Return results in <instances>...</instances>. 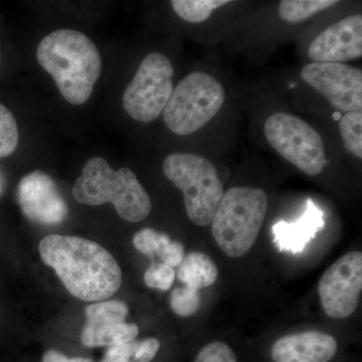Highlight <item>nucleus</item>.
Instances as JSON below:
<instances>
[{"label":"nucleus","mask_w":362,"mask_h":362,"mask_svg":"<svg viewBox=\"0 0 362 362\" xmlns=\"http://www.w3.org/2000/svg\"><path fill=\"white\" fill-rule=\"evenodd\" d=\"M218 276V267L213 259L204 252H189L185 256L180 265L178 266V280L187 287L197 291L202 288L214 285Z\"/></svg>","instance_id":"16"},{"label":"nucleus","mask_w":362,"mask_h":362,"mask_svg":"<svg viewBox=\"0 0 362 362\" xmlns=\"http://www.w3.org/2000/svg\"><path fill=\"white\" fill-rule=\"evenodd\" d=\"M0 192H1V185H0Z\"/></svg>","instance_id":"29"},{"label":"nucleus","mask_w":362,"mask_h":362,"mask_svg":"<svg viewBox=\"0 0 362 362\" xmlns=\"http://www.w3.org/2000/svg\"><path fill=\"white\" fill-rule=\"evenodd\" d=\"M194 362H238L233 350L225 342L214 341L202 347Z\"/></svg>","instance_id":"26"},{"label":"nucleus","mask_w":362,"mask_h":362,"mask_svg":"<svg viewBox=\"0 0 362 362\" xmlns=\"http://www.w3.org/2000/svg\"><path fill=\"white\" fill-rule=\"evenodd\" d=\"M129 313L125 302L119 300L101 301L86 307V324L125 322Z\"/></svg>","instance_id":"20"},{"label":"nucleus","mask_w":362,"mask_h":362,"mask_svg":"<svg viewBox=\"0 0 362 362\" xmlns=\"http://www.w3.org/2000/svg\"><path fill=\"white\" fill-rule=\"evenodd\" d=\"M337 4L335 0H283L279 6V16L286 23H303Z\"/></svg>","instance_id":"18"},{"label":"nucleus","mask_w":362,"mask_h":362,"mask_svg":"<svg viewBox=\"0 0 362 362\" xmlns=\"http://www.w3.org/2000/svg\"><path fill=\"white\" fill-rule=\"evenodd\" d=\"M162 168L182 192L188 218L199 226L211 225L225 194L213 162L199 154L176 152L166 157Z\"/></svg>","instance_id":"5"},{"label":"nucleus","mask_w":362,"mask_h":362,"mask_svg":"<svg viewBox=\"0 0 362 362\" xmlns=\"http://www.w3.org/2000/svg\"><path fill=\"white\" fill-rule=\"evenodd\" d=\"M337 339L317 330L279 338L272 346L274 362H329L337 356Z\"/></svg>","instance_id":"13"},{"label":"nucleus","mask_w":362,"mask_h":362,"mask_svg":"<svg viewBox=\"0 0 362 362\" xmlns=\"http://www.w3.org/2000/svg\"><path fill=\"white\" fill-rule=\"evenodd\" d=\"M223 85L204 71H192L173 90L163 119L176 135L192 134L211 122L225 102Z\"/></svg>","instance_id":"6"},{"label":"nucleus","mask_w":362,"mask_h":362,"mask_svg":"<svg viewBox=\"0 0 362 362\" xmlns=\"http://www.w3.org/2000/svg\"><path fill=\"white\" fill-rule=\"evenodd\" d=\"M307 211L296 223L280 221L273 226L274 242L281 252L301 254L324 226L323 214L309 199Z\"/></svg>","instance_id":"14"},{"label":"nucleus","mask_w":362,"mask_h":362,"mask_svg":"<svg viewBox=\"0 0 362 362\" xmlns=\"http://www.w3.org/2000/svg\"><path fill=\"white\" fill-rule=\"evenodd\" d=\"M340 133L345 147L356 158H362V113L350 112L340 120Z\"/></svg>","instance_id":"21"},{"label":"nucleus","mask_w":362,"mask_h":362,"mask_svg":"<svg viewBox=\"0 0 362 362\" xmlns=\"http://www.w3.org/2000/svg\"><path fill=\"white\" fill-rule=\"evenodd\" d=\"M268 195L261 188L226 190L211 221L216 245L230 258L245 256L258 239L268 211Z\"/></svg>","instance_id":"4"},{"label":"nucleus","mask_w":362,"mask_h":362,"mask_svg":"<svg viewBox=\"0 0 362 362\" xmlns=\"http://www.w3.org/2000/svg\"><path fill=\"white\" fill-rule=\"evenodd\" d=\"M76 201L86 206L111 202L123 220L137 223L151 211V201L137 176L129 168L113 170L103 157H93L83 168L73 187Z\"/></svg>","instance_id":"3"},{"label":"nucleus","mask_w":362,"mask_h":362,"mask_svg":"<svg viewBox=\"0 0 362 362\" xmlns=\"http://www.w3.org/2000/svg\"><path fill=\"white\" fill-rule=\"evenodd\" d=\"M307 84L339 111L361 112L362 71L345 64L310 63L301 71Z\"/></svg>","instance_id":"10"},{"label":"nucleus","mask_w":362,"mask_h":362,"mask_svg":"<svg viewBox=\"0 0 362 362\" xmlns=\"http://www.w3.org/2000/svg\"><path fill=\"white\" fill-rule=\"evenodd\" d=\"M157 256L161 259L162 263L171 268L178 267L185 258V247L180 242H170L161 250Z\"/></svg>","instance_id":"27"},{"label":"nucleus","mask_w":362,"mask_h":362,"mask_svg":"<svg viewBox=\"0 0 362 362\" xmlns=\"http://www.w3.org/2000/svg\"><path fill=\"white\" fill-rule=\"evenodd\" d=\"M264 132L283 158L304 173L320 175L327 164L322 137L299 117L278 112L267 119Z\"/></svg>","instance_id":"7"},{"label":"nucleus","mask_w":362,"mask_h":362,"mask_svg":"<svg viewBox=\"0 0 362 362\" xmlns=\"http://www.w3.org/2000/svg\"><path fill=\"white\" fill-rule=\"evenodd\" d=\"M201 306V294L197 290L183 286L173 289L170 295V307L176 315L189 317L197 313Z\"/></svg>","instance_id":"23"},{"label":"nucleus","mask_w":362,"mask_h":362,"mask_svg":"<svg viewBox=\"0 0 362 362\" xmlns=\"http://www.w3.org/2000/svg\"><path fill=\"white\" fill-rule=\"evenodd\" d=\"M37 59L68 103L82 105L90 99L101 75L102 59L85 33L66 28L54 30L40 42Z\"/></svg>","instance_id":"2"},{"label":"nucleus","mask_w":362,"mask_h":362,"mask_svg":"<svg viewBox=\"0 0 362 362\" xmlns=\"http://www.w3.org/2000/svg\"><path fill=\"white\" fill-rule=\"evenodd\" d=\"M18 123L13 114L0 103V158L11 156L18 145Z\"/></svg>","instance_id":"22"},{"label":"nucleus","mask_w":362,"mask_h":362,"mask_svg":"<svg viewBox=\"0 0 362 362\" xmlns=\"http://www.w3.org/2000/svg\"><path fill=\"white\" fill-rule=\"evenodd\" d=\"M42 362H93L85 357H68L58 350L51 349L45 352Z\"/></svg>","instance_id":"28"},{"label":"nucleus","mask_w":362,"mask_h":362,"mask_svg":"<svg viewBox=\"0 0 362 362\" xmlns=\"http://www.w3.org/2000/svg\"><path fill=\"white\" fill-rule=\"evenodd\" d=\"M173 74L170 59L165 54L156 52L147 54L124 92L126 113L138 122L156 120L173 95Z\"/></svg>","instance_id":"8"},{"label":"nucleus","mask_w":362,"mask_h":362,"mask_svg":"<svg viewBox=\"0 0 362 362\" xmlns=\"http://www.w3.org/2000/svg\"><path fill=\"white\" fill-rule=\"evenodd\" d=\"M362 290V254L350 252L323 274L318 284L324 312L331 318H347L358 307Z\"/></svg>","instance_id":"9"},{"label":"nucleus","mask_w":362,"mask_h":362,"mask_svg":"<svg viewBox=\"0 0 362 362\" xmlns=\"http://www.w3.org/2000/svg\"><path fill=\"white\" fill-rule=\"evenodd\" d=\"M314 63H338L361 59L362 16L354 14L323 30L308 49Z\"/></svg>","instance_id":"12"},{"label":"nucleus","mask_w":362,"mask_h":362,"mask_svg":"<svg viewBox=\"0 0 362 362\" xmlns=\"http://www.w3.org/2000/svg\"><path fill=\"white\" fill-rule=\"evenodd\" d=\"M175 271L163 263L151 264L145 271V284L152 289L168 291L175 282Z\"/></svg>","instance_id":"25"},{"label":"nucleus","mask_w":362,"mask_h":362,"mask_svg":"<svg viewBox=\"0 0 362 362\" xmlns=\"http://www.w3.org/2000/svg\"><path fill=\"white\" fill-rule=\"evenodd\" d=\"M160 349L157 338L150 337L110 347L101 362H151Z\"/></svg>","instance_id":"17"},{"label":"nucleus","mask_w":362,"mask_h":362,"mask_svg":"<svg viewBox=\"0 0 362 362\" xmlns=\"http://www.w3.org/2000/svg\"><path fill=\"white\" fill-rule=\"evenodd\" d=\"M21 211L28 220L45 226L63 223L68 206L54 181L42 171H33L21 178L18 187Z\"/></svg>","instance_id":"11"},{"label":"nucleus","mask_w":362,"mask_h":362,"mask_svg":"<svg viewBox=\"0 0 362 362\" xmlns=\"http://www.w3.org/2000/svg\"><path fill=\"white\" fill-rule=\"evenodd\" d=\"M170 242V238L168 235L156 232L152 228H143L133 237L135 249L146 256L158 255Z\"/></svg>","instance_id":"24"},{"label":"nucleus","mask_w":362,"mask_h":362,"mask_svg":"<svg viewBox=\"0 0 362 362\" xmlns=\"http://www.w3.org/2000/svg\"><path fill=\"white\" fill-rule=\"evenodd\" d=\"M228 2V0H173L171 6L183 21L201 23L211 16L214 9L226 6Z\"/></svg>","instance_id":"19"},{"label":"nucleus","mask_w":362,"mask_h":362,"mask_svg":"<svg viewBox=\"0 0 362 362\" xmlns=\"http://www.w3.org/2000/svg\"><path fill=\"white\" fill-rule=\"evenodd\" d=\"M40 258L78 299L101 302L122 284V271L101 245L74 235H51L40 243Z\"/></svg>","instance_id":"1"},{"label":"nucleus","mask_w":362,"mask_h":362,"mask_svg":"<svg viewBox=\"0 0 362 362\" xmlns=\"http://www.w3.org/2000/svg\"><path fill=\"white\" fill-rule=\"evenodd\" d=\"M138 334H139V328L134 323L86 324L81 339L83 344L90 349L113 347L133 341Z\"/></svg>","instance_id":"15"}]
</instances>
